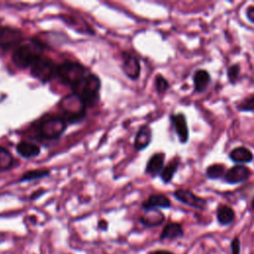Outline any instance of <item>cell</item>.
Here are the masks:
<instances>
[{
    "mask_svg": "<svg viewBox=\"0 0 254 254\" xmlns=\"http://www.w3.org/2000/svg\"><path fill=\"white\" fill-rule=\"evenodd\" d=\"M89 75L90 72L85 66L74 61L63 62L57 68V78L64 85L69 86L74 92L77 91Z\"/></svg>",
    "mask_w": 254,
    "mask_h": 254,
    "instance_id": "cell-1",
    "label": "cell"
},
{
    "mask_svg": "<svg viewBox=\"0 0 254 254\" xmlns=\"http://www.w3.org/2000/svg\"><path fill=\"white\" fill-rule=\"evenodd\" d=\"M44 45L39 40H30L29 43H22L12 54L14 66L19 69L30 68L33 64L43 57Z\"/></svg>",
    "mask_w": 254,
    "mask_h": 254,
    "instance_id": "cell-2",
    "label": "cell"
},
{
    "mask_svg": "<svg viewBox=\"0 0 254 254\" xmlns=\"http://www.w3.org/2000/svg\"><path fill=\"white\" fill-rule=\"evenodd\" d=\"M68 123L61 116L49 115L37 122L36 134L41 140H56L59 139L67 130Z\"/></svg>",
    "mask_w": 254,
    "mask_h": 254,
    "instance_id": "cell-3",
    "label": "cell"
},
{
    "mask_svg": "<svg viewBox=\"0 0 254 254\" xmlns=\"http://www.w3.org/2000/svg\"><path fill=\"white\" fill-rule=\"evenodd\" d=\"M59 107L62 110L63 118L71 124L84 120L88 108L82 97L75 93L64 96L59 102Z\"/></svg>",
    "mask_w": 254,
    "mask_h": 254,
    "instance_id": "cell-4",
    "label": "cell"
},
{
    "mask_svg": "<svg viewBox=\"0 0 254 254\" xmlns=\"http://www.w3.org/2000/svg\"><path fill=\"white\" fill-rule=\"evenodd\" d=\"M100 87V79L96 75L90 73V75L74 93L82 97L88 107L94 106L99 100Z\"/></svg>",
    "mask_w": 254,
    "mask_h": 254,
    "instance_id": "cell-5",
    "label": "cell"
},
{
    "mask_svg": "<svg viewBox=\"0 0 254 254\" xmlns=\"http://www.w3.org/2000/svg\"><path fill=\"white\" fill-rule=\"evenodd\" d=\"M57 68L58 65L53 60L41 57L30 67V74L40 83L48 84L57 77Z\"/></svg>",
    "mask_w": 254,
    "mask_h": 254,
    "instance_id": "cell-6",
    "label": "cell"
},
{
    "mask_svg": "<svg viewBox=\"0 0 254 254\" xmlns=\"http://www.w3.org/2000/svg\"><path fill=\"white\" fill-rule=\"evenodd\" d=\"M24 42L23 33L13 27H0V51L7 52L16 49Z\"/></svg>",
    "mask_w": 254,
    "mask_h": 254,
    "instance_id": "cell-7",
    "label": "cell"
},
{
    "mask_svg": "<svg viewBox=\"0 0 254 254\" xmlns=\"http://www.w3.org/2000/svg\"><path fill=\"white\" fill-rule=\"evenodd\" d=\"M121 68L124 75L128 79L132 81H137L139 79L141 74V65L139 59L135 55L129 52H123Z\"/></svg>",
    "mask_w": 254,
    "mask_h": 254,
    "instance_id": "cell-8",
    "label": "cell"
},
{
    "mask_svg": "<svg viewBox=\"0 0 254 254\" xmlns=\"http://www.w3.org/2000/svg\"><path fill=\"white\" fill-rule=\"evenodd\" d=\"M173 195L177 201H179L180 203H182L186 206H189L190 208L204 211V210H206V208L208 206V202L204 198H201V197L195 195L192 190H190L179 189V190H175Z\"/></svg>",
    "mask_w": 254,
    "mask_h": 254,
    "instance_id": "cell-9",
    "label": "cell"
},
{
    "mask_svg": "<svg viewBox=\"0 0 254 254\" xmlns=\"http://www.w3.org/2000/svg\"><path fill=\"white\" fill-rule=\"evenodd\" d=\"M251 175V170L245 165H235L226 171L223 181L229 185H236L248 181Z\"/></svg>",
    "mask_w": 254,
    "mask_h": 254,
    "instance_id": "cell-10",
    "label": "cell"
},
{
    "mask_svg": "<svg viewBox=\"0 0 254 254\" xmlns=\"http://www.w3.org/2000/svg\"><path fill=\"white\" fill-rule=\"evenodd\" d=\"M171 122L174 126V130L180 140L181 144H186L190 138V131L188 127L187 117L184 113H173L170 116Z\"/></svg>",
    "mask_w": 254,
    "mask_h": 254,
    "instance_id": "cell-11",
    "label": "cell"
},
{
    "mask_svg": "<svg viewBox=\"0 0 254 254\" xmlns=\"http://www.w3.org/2000/svg\"><path fill=\"white\" fill-rule=\"evenodd\" d=\"M172 203L170 199L163 194H152L146 201L142 203V209L148 210H159V209H170Z\"/></svg>",
    "mask_w": 254,
    "mask_h": 254,
    "instance_id": "cell-12",
    "label": "cell"
},
{
    "mask_svg": "<svg viewBox=\"0 0 254 254\" xmlns=\"http://www.w3.org/2000/svg\"><path fill=\"white\" fill-rule=\"evenodd\" d=\"M152 138H153V133H152L151 127L146 124L142 125L135 135V139H134L135 150L140 152L146 149L150 145Z\"/></svg>",
    "mask_w": 254,
    "mask_h": 254,
    "instance_id": "cell-13",
    "label": "cell"
},
{
    "mask_svg": "<svg viewBox=\"0 0 254 254\" xmlns=\"http://www.w3.org/2000/svg\"><path fill=\"white\" fill-rule=\"evenodd\" d=\"M61 19L66 23V25L72 27L79 33L89 34V35L95 34V30L89 25L88 22H86L81 17L73 16V15H61Z\"/></svg>",
    "mask_w": 254,
    "mask_h": 254,
    "instance_id": "cell-14",
    "label": "cell"
},
{
    "mask_svg": "<svg viewBox=\"0 0 254 254\" xmlns=\"http://www.w3.org/2000/svg\"><path fill=\"white\" fill-rule=\"evenodd\" d=\"M165 153L163 152H158L153 154L146 165L145 168V173L149 176H151L152 178H155L157 176H159L164 168V163H165Z\"/></svg>",
    "mask_w": 254,
    "mask_h": 254,
    "instance_id": "cell-15",
    "label": "cell"
},
{
    "mask_svg": "<svg viewBox=\"0 0 254 254\" xmlns=\"http://www.w3.org/2000/svg\"><path fill=\"white\" fill-rule=\"evenodd\" d=\"M144 215L139 218V222L146 227H156L165 221V216L159 210L144 211Z\"/></svg>",
    "mask_w": 254,
    "mask_h": 254,
    "instance_id": "cell-16",
    "label": "cell"
},
{
    "mask_svg": "<svg viewBox=\"0 0 254 254\" xmlns=\"http://www.w3.org/2000/svg\"><path fill=\"white\" fill-rule=\"evenodd\" d=\"M228 158L237 165H243L253 161V153L247 147L238 146L229 152Z\"/></svg>",
    "mask_w": 254,
    "mask_h": 254,
    "instance_id": "cell-17",
    "label": "cell"
},
{
    "mask_svg": "<svg viewBox=\"0 0 254 254\" xmlns=\"http://www.w3.org/2000/svg\"><path fill=\"white\" fill-rule=\"evenodd\" d=\"M212 82V77L210 73L205 69L197 70L193 75V83L195 87V92L203 94L207 91L209 85Z\"/></svg>",
    "mask_w": 254,
    "mask_h": 254,
    "instance_id": "cell-18",
    "label": "cell"
},
{
    "mask_svg": "<svg viewBox=\"0 0 254 254\" xmlns=\"http://www.w3.org/2000/svg\"><path fill=\"white\" fill-rule=\"evenodd\" d=\"M16 152L24 159H33L40 155L41 148L36 143L20 141L16 145Z\"/></svg>",
    "mask_w": 254,
    "mask_h": 254,
    "instance_id": "cell-19",
    "label": "cell"
},
{
    "mask_svg": "<svg viewBox=\"0 0 254 254\" xmlns=\"http://www.w3.org/2000/svg\"><path fill=\"white\" fill-rule=\"evenodd\" d=\"M184 228L181 223L169 222L167 223L160 234V240H175L184 236Z\"/></svg>",
    "mask_w": 254,
    "mask_h": 254,
    "instance_id": "cell-20",
    "label": "cell"
},
{
    "mask_svg": "<svg viewBox=\"0 0 254 254\" xmlns=\"http://www.w3.org/2000/svg\"><path fill=\"white\" fill-rule=\"evenodd\" d=\"M235 220L234 210L224 204L219 205L217 209V221L222 226H227L231 224Z\"/></svg>",
    "mask_w": 254,
    "mask_h": 254,
    "instance_id": "cell-21",
    "label": "cell"
},
{
    "mask_svg": "<svg viewBox=\"0 0 254 254\" xmlns=\"http://www.w3.org/2000/svg\"><path fill=\"white\" fill-rule=\"evenodd\" d=\"M179 166H180V158L178 157L173 158L166 166H164L160 174V178L164 182V184H169L173 180L176 172L178 171Z\"/></svg>",
    "mask_w": 254,
    "mask_h": 254,
    "instance_id": "cell-22",
    "label": "cell"
},
{
    "mask_svg": "<svg viewBox=\"0 0 254 254\" xmlns=\"http://www.w3.org/2000/svg\"><path fill=\"white\" fill-rule=\"evenodd\" d=\"M15 159L8 149L0 146V173L9 171L14 167Z\"/></svg>",
    "mask_w": 254,
    "mask_h": 254,
    "instance_id": "cell-23",
    "label": "cell"
},
{
    "mask_svg": "<svg viewBox=\"0 0 254 254\" xmlns=\"http://www.w3.org/2000/svg\"><path fill=\"white\" fill-rule=\"evenodd\" d=\"M50 176V171L47 169H36V170H30L25 172L22 177L19 179V183L24 182H33L36 180L44 179Z\"/></svg>",
    "mask_w": 254,
    "mask_h": 254,
    "instance_id": "cell-24",
    "label": "cell"
},
{
    "mask_svg": "<svg viewBox=\"0 0 254 254\" xmlns=\"http://www.w3.org/2000/svg\"><path fill=\"white\" fill-rule=\"evenodd\" d=\"M226 173L225 166L223 164H212L206 169V177L210 180H219L223 179Z\"/></svg>",
    "mask_w": 254,
    "mask_h": 254,
    "instance_id": "cell-25",
    "label": "cell"
},
{
    "mask_svg": "<svg viewBox=\"0 0 254 254\" xmlns=\"http://www.w3.org/2000/svg\"><path fill=\"white\" fill-rule=\"evenodd\" d=\"M240 75V65L239 64H234L227 68L226 76L227 80L231 85H235L238 82V78Z\"/></svg>",
    "mask_w": 254,
    "mask_h": 254,
    "instance_id": "cell-26",
    "label": "cell"
},
{
    "mask_svg": "<svg viewBox=\"0 0 254 254\" xmlns=\"http://www.w3.org/2000/svg\"><path fill=\"white\" fill-rule=\"evenodd\" d=\"M170 88L169 82L162 76V75H157L155 78V89L156 92L159 95L165 94Z\"/></svg>",
    "mask_w": 254,
    "mask_h": 254,
    "instance_id": "cell-27",
    "label": "cell"
},
{
    "mask_svg": "<svg viewBox=\"0 0 254 254\" xmlns=\"http://www.w3.org/2000/svg\"><path fill=\"white\" fill-rule=\"evenodd\" d=\"M236 108L238 111H241V112H253L254 111V96L244 98L236 105Z\"/></svg>",
    "mask_w": 254,
    "mask_h": 254,
    "instance_id": "cell-28",
    "label": "cell"
},
{
    "mask_svg": "<svg viewBox=\"0 0 254 254\" xmlns=\"http://www.w3.org/2000/svg\"><path fill=\"white\" fill-rule=\"evenodd\" d=\"M230 249H231V254H240V252H241V242H240V238L238 236H235L231 240Z\"/></svg>",
    "mask_w": 254,
    "mask_h": 254,
    "instance_id": "cell-29",
    "label": "cell"
},
{
    "mask_svg": "<svg viewBox=\"0 0 254 254\" xmlns=\"http://www.w3.org/2000/svg\"><path fill=\"white\" fill-rule=\"evenodd\" d=\"M245 15H246V18L254 24V5H249L247 6L246 10H245Z\"/></svg>",
    "mask_w": 254,
    "mask_h": 254,
    "instance_id": "cell-30",
    "label": "cell"
},
{
    "mask_svg": "<svg viewBox=\"0 0 254 254\" xmlns=\"http://www.w3.org/2000/svg\"><path fill=\"white\" fill-rule=\"evenodd\" d=\"M45 193L44 190H36V192H34L31 196H30V201H35L37 199H39L41 196H43Z\"/></svg>",
    "mask_w": 254,
    "mask_h": 254,
    "instance_id": "cell-31",
    "label": "cell"
},
{
    "mask_svg": "<svg viewBox=\"0 0 254 254\" xmlns=\"http://www.w3.org/2000/svg\"><path fill=\"white\" fill-rule=\"evenodd\" d=\"M97 226H98V228H99L100 230L106 231L107 228H108V222H107L106 221H104V220H100V221L98 222Z\"/></svg>",
    "mask_w": 254,
    "mask_h": 254,
    "instance_id": "cell-32",
    "label": "cell"
},
{
    "mask_svg": "<svg viewBox=\"0 0 254 254\" xmlns=\"http://www.w3.org/2000/svg\"><path fill=\"white\" fill-rule=\"evenodd\" d=\"M149 254H175V253H173L172 251H169V250H165V249H157V250L150 252Z\"/></svg>",
    "mask_w": 254,
    "mask_h": 254,
    "instance_id": "cell-33",
    "label": "cell"
},
{
    "mask_svg": "<svg viewBox=\"0 0 254 254\" xmlns=\"http://www.w3.org/2000/svg\"><path fill=\"white\" fill-rule=\"evenodd\" d=\"M251 208H252V210H254V198L251 201Z\"/></svg>",
    "mask_w": 254,
    "mask_h": 254,
    "instance_id": "cell-34",
    "label": "cell"
},
{
    "mask_svg": "<svg viewBox=\"0 0 254 254\" xmlns=\"http://www.w3.org/2000/svg\"><path fill=\"white\" fill-rule=\"evenodd\" d=\"M0 27H1V26H0Z\"/></svg>",
    "mask_w": 254,
    "mask_h": 254,
    "instance_id": "cell-35",
    "label": "cell"
}]
</instances>
